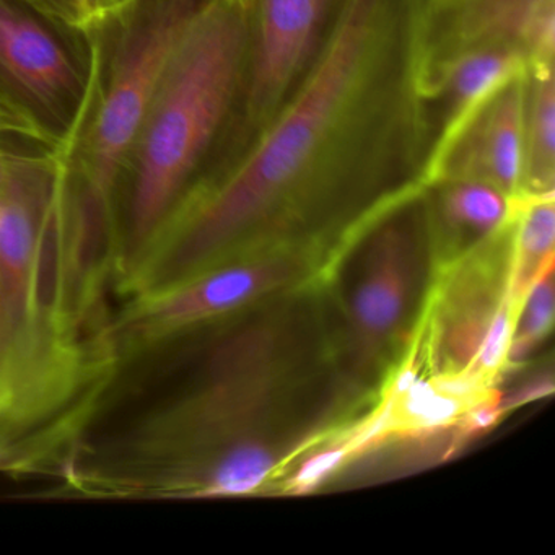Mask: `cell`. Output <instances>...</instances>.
Here are the masks:
<instances>
[{
    "label": "cell",
    "mask_w": 555,
    "mask_h": 555,
    "mask_svg": "<svg viewBox=\"0 0 555 555\" xmlns=\"http://www.w3.org/2000/svg\"><path fill=\"white\" fill-rule=\"evenodd\" d=\"M207 2L128 0L95 22L102 48L99 92L69 167L113 214L122 158L162 77Z\"/></svg>",
    "instance_id": "4"
},
{
    "label": "cell",
    "mask_w": 555,
    "mask_h": 555,
    "mask_svg": "<svg viewBox=\"0 0 555 555\" xmlns=\"http://www.w3.org/2000/svg\"><path fill=\"white\" fill-rule=\"evenodd\" d=\"M253 4L209 0L149 102L113 191L118 269L141 251L222 154L245 86Z\"/></svg>",
    "instance_id": "2"
},
{
    "label": "cell",
    "mask_w": 555,
    "mask_h": 555,
    "mask_svg": "<svg viewBox=\"0 0 555 555\" xmlns=\"http://www.w3.org/2000/svg\"><path fill=\"white\" fill-rule=\"evenodd\" d=\"M554 269L552 266L544 271L519 305L509 344L508 365L522 362L551 334L554 326Z\"/></svg>",
    "instance_id": "14"
},
{
    "label": "cell",
    "mask_w": 555,
    "mask_h": 555,
    "mask_svg": "<svg viewBox=\"0 0 555 555\" xmlns=\"http://www.w3.org/2000/svg\"><path fill=\"white\" fill-rule=\"evenodd\" d=\"M414 236L409 220L392 217L376 230L349 308V356L353 369L370 370L398 334L414 275Z\"/></svg>",
    "instance_id": "8"
},
{
    "label": "cell",
    "mask_w": 555,
    "mask_h": 555,
    "mask_svg": "<svg viewBox=\"0 0 555 555\" xmlns=\"http://www.w3.org/2000/svg\"><path fill=\"white\" fill-rule=\"evenodd\" d=\"M427 0H339L317 56L271 121L212 168L119 269L147 294L248 249L331 197L427 184L421 95Z\"/></svg>",
    "instance_id": "1"
},
{
    "label": "cell",
    "mask_w": 555,
    "mask_h": 555,
    "mask_svg": "<svg viewBox=\"0 0 555 555\" xmlns=\"http://www.w3.org/2000/svg\"><path fill=\"white\" fill-rule=\"evenodd\" d=\"M284 451L268 438H253L222 454L201 480L194 499H222L256 492L278 474Z\"/></svg>",
    "instance_id": "12"
},
{
    "label": "cell",
    "mask_w": 555,
    "mask_h": 555,
    "mask_svg": "<svg viewBox=\"0 0 555 555\" xmlns=\"http://www.w3.org/2000/svg\"><path fill=\"white\" fill-rule=\"evenodd\" d=\"M339 0H255L245 86L220 160L248 145L294 92Z\"/></svg>",
    "instance_id": "6"
},
{
    "label": "cell",
    "mask_w": 555,
    "mask_h": 555,
    "mask_svg": "<svg viewBox=\"0 0 555 555\" xmlns=\"http://www.w3.org/2000/svg\"><path fill=\"white\" fill-rule=\"evenodd\" d=\"M470 48H505L529 70L555 66V0H427V57Z\"/></svg>",
    "instance_id": "7"
},
{
    "label": "cell",
    "mask_w": 555,
    "mask_h": 555,
    "mask_svg": "<svg viewBox=\"0 0 555 555\" xmlns=\"http://www.w3.org/2000/svg\"><path fill=\"white\" fill-rule=\"evenodd\" d=\"M126 2H128V0H90L93 12H95L96 21L105 17V15L112 14V12L118 11Z\"/></svg>",
    "instance_id": "18"
},
{
    "label": "cell",
    "mask_w": 555,
    "mask_h": 555,
    "mask_svg": "<svg viewBox=\"0 0 555 555\" xmlns=\"http://www.w3.org/2000/svg\"><path fill=\"white\" fill-rule=\"evenodd\" d=\"M48 14L56 15L77 25L95 24L96 17L90 0H28Z\"/></svg>",
    "instance_id": "16"
},
{
    "label": "cell",
    "mask_w": 555,
    "mask_h": 555,
    "mask_svg": "<svg viewBox=\"0 0 555 555\" xmlns=\"http://www.w3.org/2000/svg\"><path fill=\"white\" fill-rule=\"evenodd\" d=\"M344 461H347L346 454L337 444L324 448L318 453L311 454L298 469L294 476L288 479L285 490L292 493H307L320 487L324 480L330 479Z\"/></svg>",
    "instance_id": "15"
},
{
    "label": "cell",
    "mask_w": 555,
    "mask_h": 555,
    "mask_svg": "<svg viewBox=\"0 0 555 555\" xmlns=\"http://www.w3.org/2000/svg\"><path fill=\"white\" fill-rule=\"evenodd\" d=\"M95 24L77 25L28 0H0V126L69 160L95 105Z\"/></svg>",
    "instance_id": "3"
},
{
    "label": "cell",
    "mask_w": 555,
    "mask_h": 555,
    "mask_svg": "<svg viewBox=\"0 0 555 555\" xmlns=\"http://www.w3.org/2000/svg\"><path fill=\"white\" fill-rule=\"evenodd\" d=\"M4 131H2V126H0V139L4 138Z\"/></svg>",
    "instance_id": "19"
},
{
    "label": "cell",
    "mask_w": 555,
    "mask_h": 555,
    "mask_svg": "<svg viewBox=\"0 0 555 555\" xmlns=\"http://www.w3.org/2000/svg\"><path fill=\"white\" fill-rule=\"evenodd\" d=\"M441 196V212L451 227L477 235H493L512 222L513 201L492 184L450 180Z\"/></svg>",
    "instance_id": "13"
},
{
    "label": "cell",
    "mask_w": 555,
    "mask_h": 555,
    "mask_svg": "<svg viewBox=\"0 0 555 555\" xmlns=\"http://www.w3.org/2000/svg\"><path fill=\"white\" fill-rule=\"evenodd\" d=\"M512 201L515 240L505 284L516 304L521 305L529 287L555 266V191L519 193Z\"/></svg>",
    "instance_id": "10"
},
{
    "label": "cell",
    "mask_w": 555,
    "mask_h": 555,
    "mask_svg": "<svg viewBox=\"0 0 555 555\" xmlns=\"http://www.w3.org/2000/svg\"><path fill=\"white\" fill-rule=\"evenodd\" d=\"M297 249L275 245L242 253L167 287L129 297L109 318L121 365L294 288L308 275V256Z\"/></svg>",
    "instance_id": "5"
},
{
    "label": "cell",
    "mask_w": 555,
    "mask_h": 555,
    "mask_svg": "<svg viewBox=\"0 0 555 555\" xmlns=\"http://www.w3.org/2000/svg\"><path fill=\"white\" fill-rule=\"evenodd\" d=\"M554 392V379L552 376H539V378L531 379V382L522 385L521 388L513 391L512 395L502 396L503 411L508 412L515 408L528 404V402L538 401V399L552 396Z\"/></svg>",
    "instance_id": "17"
},
{
    "label": "cell",
    "mask_w": 555,
    "mask_h": 555,
    "mask_svg": "<svg viewBox=\"0 0 555 555\" xmlns=\"http://www.w3.org/2000/svg\"><path fill=\"white\" fill-rule=\"evenodd\" d=\"M528 73L505 83L477 113L448 155L438 183L477 180L508 197L521 193Z\"/></svg>",
    "instance_id": "9"
},
{
    "label": "cell",
    "mask_w": 555,
    "mask_h": 555,
    "mask_svg": "<svg viewBox=\"0 0 555 555\" xmlns=\"http://www.w3.org/2000/svg\"><path fill=\"white\" fill-rule=\"evenodd\" d=\"M555 66L528 73L521 193L555 191Z\"/></svg>",
    "instance_id": "11"
}]
</instances>
